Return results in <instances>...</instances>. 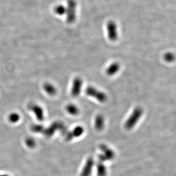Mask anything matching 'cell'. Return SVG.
Returning <instances> with one entry per match:
<instances>
[{"label":"cell","instance_id":"obj_1","mask_svg":"<svg viewBox=\"0 0 176 176\" xmlns=\"http://www.w3.org/2000/svg\"><path fill=\"white\" fill-rule=\"evenodd\" d=\"M143 110L140 107H137L128 118L125 123V127L130 130L135 126L143 115Z\"/></svg>","mask_w":176,"mask_h":176},{"label":"cell","instance_id":"obj_2","mask_svg":"<svg viewBox=\"0 0 176 176\" xmlns=\"http://www.w3.org/2000/svg\"><path fill=\"white\" fill-rule=\"evenodd\" d=\"M87 95L96 99L100 102H105L107 99L106 94L93 87H88L85 89Z\"/></svg>","mask_w":176,"mask_h":176},{"label":"cell","instance_id":"obj_3","mask_svg":"<svg viewBox=\"0 0 176 176\" xmlns=\"http://www.w3.org/2000/svg\"><path fill=\"white\" fill-rule=\"evenodd\" d=\"M28 109L34 114L37 120L42 121L45 119L44 109L39 105L36 103H30L28 105Z\"/></svg>","mask_w":176,"mask_h":176},{"label":"cell","instance_id":"obj_4","mask_svg":"<svg viewBox=\"0 0 176 176\" xmlns=\"http://www.w3.org/2000/svg\"><path fill=\"white\" fill-rule=\"evenodd\" d=\"M83 81L81 78H75L73 81L72 89H71V94L74 98H77L80 95L82 89Z\"/></svg>","mask_w":176,"mask_h":176},{"label":"cell","instance_id":"obj_5","mask_svg":"<svg viewBox=\"0 0 176 176\" xmlns=\"http://www.w3.org/2000/svg\"><path fill=\"white\" fill-rule=\"evenodd\" d=\"M93 164L94 161L93 159L92 158H88L82 171L81 176H90L94 165Z\"/></svg>","mask_w":176,"mask_h":176},{"label":"cell","instance_id":"obj_6","mask_svg":"<svg viewBox=\"0 0 176 176\" xmlns=\"http://www.w3.org/2000/svg\"><path fill=\"white\" fill-rule=\"evenodd\" d=\"M101 150L103 152V154L100 156V158L102 161L111 159L114 157V153L112 150L105 145H101Z\"/></svg>","mask_w":176,"mask_h":176},{"label":"cell","instance_id":"obj_7","mask_svg":"<svg viewBox=\"0 0 176 176\" xmlns=\"http://www.w3.org/2000/svg\"><path fill=\"white\" fill-rule=\"evenodd\" d=\"M43 90L49 96H54L57 94V90L56 87L49 82L44 83L43 85Z\"/></svg>","mask_w":176,"mask_h":176},{"label":"cell","instance_id":"obj_8","mask_svg":"<svg viewBox=\"0 0 176 176\" xmlns=\"http://www.w3.org/2000/svg\"><path fill=\"white\" fill-rule=\"evenodd\" d=\"M84 132V129L81 126H78L73 129V131L67 133V139L71 140L73 138L81 136Z\"/></svg>","mask_w":176,"mask_h":176},{"label":"cell","instance_id":"obj_9","mask_svg":"<svg viewBox=\"0 0 176 176\" xmlns=\"http://www.w3.org/2000/svg\"><path fill=\"white\" fill-rule=\"evenodd\" d=\"M120 68V65L117 62L112 63L107 68L106 73L109 76H113L118 72Z\"/></svg>","mask_w":176,"mask_h":176},{"label":"cell","instance_id":"obj_10","mask_svg":"<svg viewBox=\"0 0 176 176\" xmlns=\"http://www.w3.org/2000/svg\"><path fill=\"white\" fill-rule=\"evenodd\" d=\"M95 127L98 131H101L104 127V118L101 114H98L95 118Z\"/></svg>","mask_w":176,"mask_h":176},{"label":"cell","instance_id":"obj_11","mask_svg":"<svg viewBox=\"0 0 176 176\" xmlns=\"http://www.w3.org/2000/svg\"><path fill=\"white\" fill-rule=\"evenodd\" d=\"M66 110L69 114L72 116H77L79 113L78 107L73 104H69L66 107Z\"/></svg>","mask_w":176,"mask_h":176},{"label":"cell","instance_id":"obj_12","mask_svg":"<svg viewBox=\"0 0 176 176\" xmlns=\"http://www.w3.org/2000/svg\"><path fill=\"white\" fill-rule=\"evenodd\" d=\"M20 119V116L17 113H10L8 117V120L11 123H16Z\"/></svg>","mask_w":176,"mask_h":176},{"label":"cell","instance_id":"obj_13","mask_svg":"<svg viewBox=\"0 0 176 176\" xmlns=\"http://www.w3.org/2000/svg\"><path fill=\"white\" fill-rule=\"evenodd\" d=\"M97 172L98 176H105L106 175V168L102 163H99L97 166Z\"/></svg>","mask_w":176,"mask_h":176},{"label":"cell","instance_id":"obj_14","mask_svg":"<svg viewBox=\"0 0 176 176\" xmlns=\"http://www.w3.org/2000/svg\"><path fill=\"white\" fill-rule=\"evenodd\" d=\"M164 59L166 62H171L175 59V55L171 53H167L164 55Z\"/></svg>","mask_w":176,"mask_h":176},{"label":"cell","instance_id":"obj_15","mask_svg":"<svg viewBox=\"0 0 176 176\" xmlns=\"http://www.w3.org/2000/svg\"><path fill=\"white\" fill-rule=\"evenodd\" d=\"M26 145L29 148H33L35 147L36 143L33 138H28L26 139Z\"/></svg>","mask_w":176,"mask_h":176},{"label":"cell","instance_id":"obj_16","mask_svg":"<svg viewBox=\"0 0 176 176\" xmlns=\"http://www.w3.org/2000/svg\"><path fill=\"white\" fill-rule=\"evenodd\" d=\"M31 130L34 132L42 133L44 130V127L41 125H34L32 126Z\"/></svg>","mask_w":176,"mask_h":176},{"label":"cell","instance_id":"obj_17","mask_svg":"<svg viewBox=\"0 0 176 176\" xmlns=\"http://www.w3.org/2000/svg\"><path fill=\"white\" fill-rule=\"evenodd\" d=\"M0 176H9L7 174H0Z\"/></svg>","mask_w":176,"mask_h":176}]
</instances>
